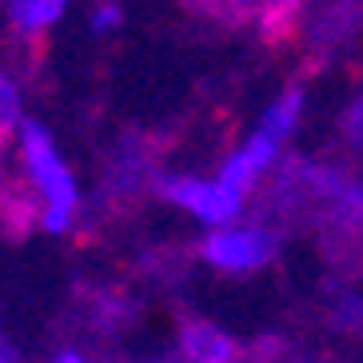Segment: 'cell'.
Listing matches in <instances>:
<instances>
[{
	"label": "cell",
	"instance_id": "7c38bea8",
	"mask_svg": "<svg viewBox=\"0 0 363 363\" xmlns=\"http://www.w3.org/2000/svg\"><path fill=\"white\" fill-rule=\"evenodd\" d=\"M52 363H84V355H76V352H60Z\"/></svg>",
	"mask_w": 363,
	"mask_h": 363
},
{
	"label": "cell",
	"instance_id": "ba28073f",
	"mask_svg": "<svg viewBox=\"0 0 363 363\" xmlns=\"http://www.w3.org/2000/svg\"><path fill=\"white\" fill-rule=\"evenodd\" d=\"M21 124V92L9 76L0 72V140H9Z\"/></svg>",
	"mask_w": 363,
	"mask_h": 363
},
{
	"label": "cell",
	"instance_id": "5b68a950",
	"mask_svg": "<svg viewBox=\"0 0 363 363\" xmlns=\"http://www.w3.org/2000/svg\"><path fill=\"white\" fill-rule=\"evenodd\" d=\"M235 340L212 323H184L180 331V359L184 363H235Z\"/></svg>",
	"mask_w": 363,
	"mask_h": 363
},
{
	"label": "cell",
	"instance_id": "30bf717a",
	"mask_svg": "<svg viewBox=\"0 0 363 363\" xmlns=\"http://www.w3.org/2000/svg\"><path fill=\"white\" fill-rule=\"evenodd\" d=\"M120 24V9L116 4H104V9L92 12V33H112Z\"/></svg>",
	"mask_w": 363,
	"mask_h": 363
},
{
	"label": "cell",
	"instance_id": "3957f363",
	"mask_svg": "<svg viewBox=\"0 0 363 363\" xmlns=\"http://www.w3.org/2000/svg\"><path fill=\"white\" fill-rule=\"evenodd\" d=\"M156 188H160L164 200L188 208L203 224H228V220L240 216V203H244V196L228 192L220 180L208 184V180H192V176H160Z\"/></svg>",
	"mask_w": 363,
	"mask_h": 363
},
{
	"label": "cell",
	"instance_id": "6da1fadb",
	"mask_svg": "<svg viewBox=\"0 0 363 363\" xmlns=\"http://www.w3.org/2000/svg\"><path fill=\"white\" fill-rule=\"evenodd\" d=\"M21 156L28 164V176H33L36 192L44 196V228L48 232H65L72 224L80 192H76V180L68 176L48 128H40L36 120H24L21 124Z\"/></svg>",
	"mask_w": 363,
	"mask_h": 363
},
{
	"label": "cell",
	"instance_id": "52a82bcc",
	"mask_svg": "<svg viewBox=\"0 0 363 363\" xmlns=\"http://www.w3.org/2000/svg\"><path fill=\"white\" fill-rule=\"evenodd\" d=\"M331 323H340L343 331H359L363 328V296L340 288L331 296Z\"/></svg>",
	"mask_w": 363,
	"mask_h": 363
},
{
	"label": "cell",
	"instance_id": "4fadbf2b",
	"mask_svg": "<svg viewBox=\"0 0 363 363\" xmlns=\"http://www.w3.org/2000/svg\"><path fill=\"white\" fill-rule=\"evenodd\" d=\"M152 363H176V359H152Z\"/></svg>",
	"mask_w": 363,
	"mask_h": 363
},
{
	"label": "cell",
	"instance_id": "8992f818",
	"mask_svg": "<svg viewBox=\"0 0 363 363\" xmlns=\"http://www.w3.org/2000/svg\"><path fill=\"white\" fill-rule=\"evenodd\" d=\"M65 0H12V24L21 33H40L52 21H60Z\"/></svg>",
	"mask_w": 363,
	"mask_h": 363
},
{
	"label": "cell",
	"instance_id": "8fae6325",
	"mask_svg": "<svg viewBox=\"0 0 363 363\" xmlns=\"http://www.w3.org/2000/svg\"><path fill=\"white\" fill-rule=\"evenodd\" d=\"M0 363H21V359H16V352H12L4 340H0Z\"/></svg>",
	"mask_w": 363,
	"mask_h": 363
},
{
	"label": "cell",
	"instance_id": "7a4b0ae2",
	"mask_svg": "<svg viewBox=\"0 0 363 363\" xmlns=\"http://www.w3.org/2000/svg\"><path fill=\"white\" fill-rule=\"evenodd\" d=\"M200 256L224 272H256L276 259V235L264 228H224L203 240Z\"/></svg>",
	"mask_w": 363,
	"mask_h": 363
},
{
	"label": "cell",
	"instance_id": "9c48e42d",
	"mask_svg": "<svg viewBox=\"0 0 363 363\" xmlns=\"http://www.w3.org/2000/svg\"><path fill=\"white\" fill-rule=\"evenodd\" d=\"M343 136L352 148H363V92L355 96V104L347 108V116H343Z\"/></svg>",
	"mask_w": 363,
	"mask_h": 363
},
{
	"label": "cell",
	"instance_id": "277c9868",
	"mask_svg": "<svg viewBox=\"0 0 363 363\" xmlns=\"http://www.w3.org/2000/svg\"><path fill=\"white\" fill-rule=\"evenodd\" d=\"M279 144H284V136H279L276 128H267L264 120H259V128L247 136V144L240 152H235L232 160L220 168V184H224L228 192H235V196H244L252 184L264 176L272 164H276V152H279Z\"/></svg>",
	"mask_w": 363,
	"mask_h": 363
}]
</instances>
